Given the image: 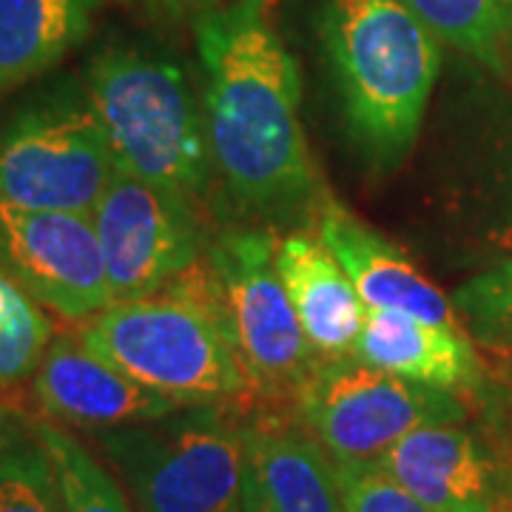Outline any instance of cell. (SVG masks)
I'll return each mask as SVG.
<instances>
[{"instance_id": "1", "label": "cell", "mask_w": 512, "mask_h": 512, "mask_svg": "<svg viewBox=\"0 0 512 512\" xmlns=\"http://www.w3.org/2000/svg\"><path fill=\"white\" fill-rule=\"evenodd\" d=\"M211 165L239 208L288 220L322 208L299 117V66L271 20V0L205 6L194 20Z\"/></svg>"}, {"instance_id": "2", "label": "cell", "mask_w": 512, "mask_h": 512, "mask_svg": "<svg viewBox=\"0 0 512 512\" xmlns=\"http://www.w3.org/2000/svg\"><path fill=\"white\" fill-rule=\"evenodd\" d=\"M83 345L183 407L251 393L208 256L163 291L114 302L80 330Z\"/></svg>"}, {"instance_id": "3", "label": "cell", "mask_w": 512, "mask_h": 512, "mask_svg": "<svg viewBox=\"0 0 512 512\" xmlns=\"http://www.w3.org/2000/svg\"><path fill=\"white\" fill-rule=\"evenodd\" d=\"M350 137L367 163L396 168L421 131L441 40L402 0H328L322 18Z\"/></svg>"}, {"instance_id": "4", "label": "cell", "mask_w": 512, "mask_h": 512, "mask_svg": "<svg viewBox=\"0 0 512 512\" xmlns=\"http://www.w3.org/2000/svg\"><path fill=\"white\" fill-rule=\"evenodd\" d=\"M83 86L120 171L191 202L205 197L214 171L205 114L174 60L111 43L86 63Z\"/></svg>"}, {"instance_id": "5", "label": "cell", "mask_w": 512, "mask_h": 512, "mask_svg": "<svg viewBox=\"0 0 512 512\" xmlns=\"http://www.w3.org/2000/svg\"><path fill=\"white\" fill-rule=\"evenodd\" d=\"M117 174L83 80L63 77L0 117V197L92 217Z\"/></svg>"}, {"instance_id": "6", "label": "cell", "mask_w": 512, "mask_h": 512, "mask_svg": "<svg viewBox=\"0 0 512 512\" xmlns=\"http://www.w3.org/2000/svg\"><path fill=\"white\" fill-rule=\"evenodd\" d=\"M137 512H242V427L211 404L97 433Z\"/></svg>"}, {"instance_id": "7", "label": "cell", "mask_w": 512, "mask_h": 512, "mask_svg": "<svg viewBox=\"0 0 512 512\" xmlns=\"http://www.w3.org/2000/svg\"><path fill=\"white\" fill-rule=\"evenodd\" d=\"M205 256L217 276L251 393L293 399L319 356L276 274V237L268 228H225L208 239Z\"/></svg>"}, {"instance_id": "8", "label": "cell", "mask_w": 512, "mask_h": 512, "mask_svg": "<svg viewBox=\"0 0 512 512\" xmlns=\"http://www.w3.org/2000/svg\"><path fill=\"white\" fill-rule=\"evenodd\" d=\"M293 402L302 427L336 464L376 461L416 427L464 416L456 393L407 382L356 359L319 362Z\"/></svg>"}, {"instance_id": "9", "label": "cell", "mask_w": 512, "mask_h": 512, "mask_svg": "<svg viewBox=\"0 0 512 512\" xmlns=\"http://www.w3.org/2000/svg\"><path fill=\"white\" fill-rule=\"evenodd\" d=\"M111 305L163 291L208 251L194 202L117 168L92 214Z\"/></svg>"}, {"instance_id": "10", "label": "cell", "mask_w": 512, "mask_h": 512, "mask_svg": "<svg viewBox=\"0 0 512 512\" xmlns=\"http://www.w3.org/2000/svg\"><path fill=\"white\" fill-rule=\"evenodd\" d=\"M0 268L66 322L92 319L111 305L100 239L86 214L0 197Z\"/></svg>"}, {"instance_id": "11", "label": "cell", "mask_w": 512, "mask_h": 512, "mask_svg": "<svg viewBox=\"0 0 512 512\" xmlns=\"http://www.w3.org/2000/svg\"><path fill=\"white\" fill-rule=\"evenodd\" d=\"M32 393L49 419L92 433L146 424L183 407L100 359L80 333L52 339L32 376Z\"/></svg>"}, {"instance_id": "12", "label": "cell", "mask_w": 512, "mask_h": 512, "mask_svg": "<svg viewBox=\"0 0 512 512\" xmlns=\"http://www.w3.org/2000/svg\"><path fill=\"white\" fill-rule=\"evenodd\" d=\"M319 237L348 271L367 311L407 313L421 322L464 333L453 299L421 274L419 265L399 245L333 200H325L319 208Z\"/></svg>"}, {"instance_id": "13", "label": "cell", "mask_w": 512, "mask_h": 512, "mask_svg": "<svg viewBox=\"0 0 512 512\" xmlns=\"http://www.w3.org/2000/svg\"><path fill=\"white\" fill-rule=\"evenodd\" d=\"M242 444V512H345L336 461L305 427L259 421Z\"/></svg>"}, {"instance_id": "14", "label": "cell", "mask_w": 512, "mask_h": 512, "mask_svg": "<svg viewBox=\"0 0 512 512\" xmlns=\"http://www.w3.org/2000/svg\"><path fill=\"white\" fill-rule=\"evenodd\" d=\"M384 473L436 512H493L495 470L481 441L456 421L424 424L376 458Z\"/></svg>"}, {"instance_id": "15", "label": "cell", "mask_w": 512, "mask_h": 512, "mask_svg": "<svg viewBox=\"0 0 512 512\" xmlns=\"http://www.w3.org/2000/svg\"><path fill=\"white\" fill-rule=\"evenodd\" d=\"M276 274L319 362L353 359L367 305L319 231H291L276 242Z\"/></svg>"}, {"instance_id": "16", "label": "cell", "mask_w": 512, "mask_h": 512, "mask_svg": "<svg viewBox=\"0 0 512 512\" xmlns=\"http://www.w3.org/2000/svg\"><path fill=\"white\" fill-rule=\"evenodd\" d=\"M353 359L407 382L450 393L481 382V365L467 333L396 311H367Z\"/></svg>"}, {"instance_id": "17", "label": "cell", "mask_w": 512, "mask_h": 512, "mask_svg": "<svg viewBox=\"0 0 512 512\" xmlns=\"http://www.w3.org/2000/svg\"><path fill=\"white\" fill-rule=\"evenodd\" d=\"M100 0H0V94L26 86L77 49Z\"/></svg>"}, {"instance_id": "18", "label": "cell", "mask_w": 512, "mask_h": 512, "mask_svg": "<svg viewBox=\"0 0 512 512\" xmlns=\"http://www.w3.org/2000/svg\"><path fill=\"white\" fill-rule=\"evenodd\" d=\"M0 512H66L37 419L0 404Z\"/></svg>"}, {"instance_id": "19", "label": "cell", "mask_w": 512, "mask_h": 512, "mask_svg": "<svg viewBox=\"0 0 512 512\" xmlns=\"http://www.w3.org/2000/svg\"><path fill=\"white\" fill-rule=\"evenodd\" d=\"M416 18L464 55L504 72L512 55V0H402Z\"/></svg>"}, {"instance_id": "20", "label": "cell", "mask_w": 512, "mask_h": 512, "mask_svg": "<svg viewBox=\"0 0 512 512\" xmlns=\"http://www.w3.org/2000/svg\"><path fill=\"white\" fill-rule=\"evenodd\" d=\"M37 433L52 458L66 512H137L123 484L86 450L83 441L46 419H37Z\"/></svg>"}, {"instance_id": "21", "label": "cell", "mask_w": 512, "mask_h": 512, "mask_svg": "<svg viewBox=\"0 0 512 512\" xmlns=\"http://www.w3.org/2000/svg\"><path fill=\"white\" fill-rule=\"evenodd\" d=\"M52 345V319L0 268V390L35 376Z\"/></svg>"}, {"instance_id": "22", "label": "cell", "mask_w": 512, "mask_h": 512, "mask_svg": "<svg viewBox=\"0 0 512 512\" xmlns=\"http://www.w3.org/2000/svg\"><path fill=\"white\" fill-rule=\"evenodd\" d=\"M453 305L478 342L512 348V259L467 279L453 296Z\"/></svg>"}, {"instance_id": "23", "label": "cell", "mask_w": 512, "mask_h": 512, "mask_svg": "<svg viewBox=\"0 0 512 512\" xmlns=\"http://www.w3.org/2000/svg\"><path fill=\"white\" fill-rule=\"evenodd\" d=\"M342 481L345 512H436L402 487L376 461L336 464Z\"/></svg>"}, {"instance_id": "24", "label": "cell", "mask_w": 512, "mask_h": 512, "mask_svg": "<svg viewBox=\"0 0 512 512\" xmlns=\"http://www.w3.org/2000/svg\"><path fill=\"white\" fill-rule=\"evenodd\" d=\"M148 3H160L165 9H180V6H200V3H208L211 6V0H148Z\"/></svg>"}]
</instances>
